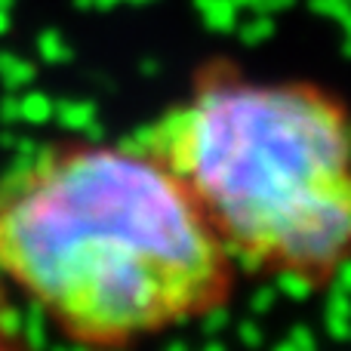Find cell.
I'll list each match as a JSON object with an SVG mask.
<instances>
[{
  "label": "cell",
  "mask_w": 351,
  "mask_h": 351,
  "mask_svg": "<svg viewBox=\"0 0 351 351\" xmlns=\"http://www.w3.org/2000/svg\"><path fill=\"white\" fill-rule=\"evenodd\" d=\"M293 3H296V0H265V12H268V16H274V12L290 10Z\"/></svg>",
  "instance_id": "9c48e42d"
},
{
  "label": "cell",
  "mask_w": 351,
  "mask_h": 351,
  "mask_svg": "<svg viewBox=\"0 0 351 351\" xmlns=\"http://www.w3.org/2000/svg\"><path fill=\"white\" fill-rule=\"evenodd\" d=\"M127 142L170 167L237 271L315 293L351 262V123L333 99L216 71Z\"/></svg>",
  "instance_id": "7a4b0ae2"
},
{
  "label": "cell",
  "mask_w": 351,
  "mask_h": 351,
  "mask_svg": "<svg viewBox=\"0 0 351 351\" xmlns=\"http://www.w3.org/2000/svg\"><path fill=\"white\" fill-rule=\"evenodd\" d=\"M37 47H40V53L47 56V59H65L68 56V43L62 40L59 31H43V34L37 37Z\"/></svg>",
  "instance_id": "8992f818"
},
{
  "label": "cell",
  "mask_w": 351,
  "mask_h": 351,
  "mask_svg": "<svg viewBox=\"0 0 351 351\" xmlns=\"http://www.w3.org/2000/svg\"><path fill=\"white\" fill-rule=\"evenodd\" d=\"M194 6H197L200 19L206 22V28L210 31H234L237 28V16H241V10L234 6V0H194Z\"/></svg>",
  "instance_id": "3957f363"
},
{
  "label": "cell",
  "mask_w": 351,
  "mask_h": 351,
  "mask_svg": "<svg viewBox=\"0 0 351 351\" xmlns=\"http://www.w3.org/2000/svg\"><path fill=\"white\" fill-rule=\"evenodd\" d=\"M133 3H152V0H133Z\"/></svg>",
  "instance_id": "30bf717a"
},
{
  "label": "cell",
  "mask_w": 351,
  "mask_h": 351,
  "mask_svg": "<svg viewBox=\"0 0 351 351\" xmlns=\"http://www.w3.org/2000/svg\"><path fill=\"white\" fill-rule=\"evenodd\" d=\"M234 31H237V37H241L243 47H262V43L274 34V22H271L268 12H253V19L241 22Z\"/></svg>",
  "instance_id": "277c9868"
},
{
  "label": "cell",
  "mask_w": 351,
  "mask_h": 351,
  "mask_svg": "<svg viewBox=\"0 0 351 351\" xmlns=\"http://www.w3.org/2000/svg\"><path fill=\"white\" fill-rule=\"evenodd\" d=\"M308 6L317 16H327V19H333V22H339L351 10V0H308Z\"/></svg>",
  "instance_id": "52a82bcc"
},
{
  "label": "cell",
  "mask_w": 351,
  "mask_h": 351,
  "mask_svg": "<svg viewBox=\"0 0 351 351\" xmlns=\"http://www.w3.org/2000/svg\"><path fill=\"white\" fill-rule=\"evenodd\" d=\"M0 274L86 351H123L225 308L237 265L154 154L80 142L0 182Z\"/></svg>",
  "instance_id": "6da1fadb"
},
{
  "label": "cell",
  "mask_w": 351,
  "mask_h": 351,
  "mask_svg": "<svg viewBox=\"0 0 351 351\" xmlns=\"http://www.w3.org/2000/svg\"><path fill=\"white\" fill-rule=\"evenodd\" d=\"M0 351H34L31 342L25 339V333L19 330L16 317L10 315L3 299H0Z\"/></svg>",
  "instance_id": "5b68a950"
},
{
  "label": "cell",
  "mask_w": 351,
  "mask_h": 351,
  "mask_svg": "<svg viewBox=\"0 0 351 351\" xmlns=\"http://www.w3.org/2000/svg\"><path fill=\"white\" fill-rule=\"evenodd\" d=\"M0 65L6 68V77L10 80H28L31 77L28 62H19V59H12V56H0Z\"/></svg>",
  "instance_id": "ba28073f"
}]
</instances>
